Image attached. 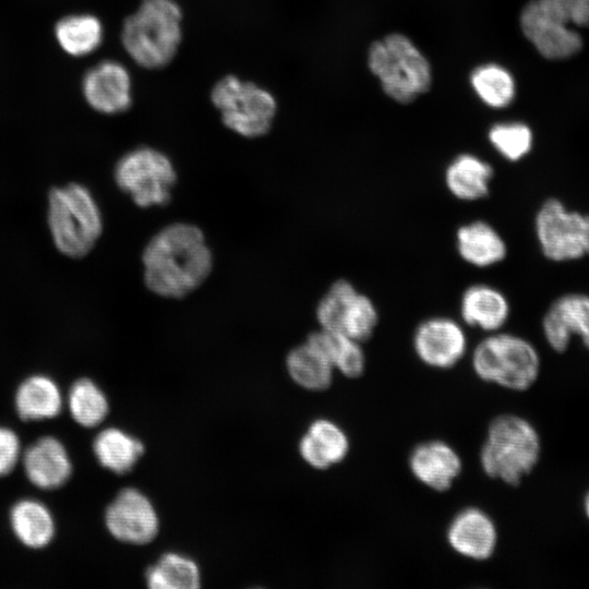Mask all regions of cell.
Wrapping results in <instances>:
<instances>
[{"label": "cell", "mask_w": 589, "mask_h": 589, "mask_svg": "<svg viewBox=\"0 0 589 589\" xmlns=\"http://www.w3.org/2000/svg\"><path fill=\"white\" fill-rule=\"evenodd\" d=\"M585 510H586V514L589 518V493L587 494L586 498H585Z\"/></svg>", "instance_id": "obj_35"}, {"label": "cell", "mask_w": 589, "mask_h": 589, "mask_svg": "<svg viewBox=\"0 0 589 589\" xmlns=\"http://www.w3.org/2000/svg\"><path fill=\"white\" fill-rule=\"evenodd\" d=\"M368 65L384 93L401 104L411 103L431 85L429 61L402 34H389L374 41L368 51Z\"/></svg>", "instance_id": "obj_4"}, {"label": "cell", "mask_w": 589, "mask_h": 589, "mask_svg": "<svg viewBox=\"0 0 589 589\" xmlns=\"http://www.w3.org/2000/svg\"><path fill=\"white\" fill-rule=\"evenodd\" d=\"M542 332L556 352H564L573 336L589 349V296L573 292L555 299L543 315Z\"/></svg>", "instance_id": "obj_15"}, {"label": "cell", "mask_w": 589, "mask_h": 589, "mask_svg": "<svg viewBox=\"0 0 589 589\" xmlns=\"http://www.w3.org/2000/svg\"><path fill=\"white\" fill-rule=\"evenodd\" d=\"M471 86L488 106L504 108L516 94V85L512 74L498 64H483L473 70L470 76Z\"/></svg>", "instance_id": "obj_30"}, {"label": "cell", "mask_w": 589, "mask_h": 589, "mask_svg": "<svg viewBox=\"0 0 589 589\" xmlns=\"http://www.w3.org/2000/svg\"><path fill=\"white\" fill-rule=\"evenodd\" d=\"M105 522L112 537L132 544L151 542L159 529L154 505L134 488L123 489L117 494L106 509Z\"/></svg>", "instance_id": "obj_11"}, {"label": "cell", "mask_w": 589, "mask_h": 589, "mask_svg": "<svg viewBox=\"0 0 589 589\" xmlns=\"http://www.w3.org/2000/svg\"><path fill=\"white\" fill-rule=\"evenodd\" d=\"M315 317L322 329L340 333L360 342L373 335L378 323L372 299L347 279L330 285L316 305Z\"/></svg>", "instance_id": "obj_10"}, {"label": "cell", "mask_w": 589, "mask_h": 589, "mask_svg": "<svg viewBox=\"0 0 589 589\" xmlns=\"http://www.w3.org/2000/svg\"><path fill=\"white\" fill-rule=\"evenodd\" d=\"M48 225L56 247L70 257L87 254L103 231L101 214L95 199L77 183L51 190Z\"/></svg>", "instance_id": "obj_5"}, {"label": "cell", "mask_w": 589, "mask_h": 589, "mask_svg": "<svg viewBox=\"0 0 589 589\" xmlns=\"http://www.w3.org/2000/svg\"><path fill=\"white\" fill-rule=\"evenodd\" d=\"M409 468L418 481L434 491L443 492L459 477L462 462L457 452L447 443L429 441L411 450Z\"/></svg>", "instance_id": "obj_17"}, {"label": "cell", "mask_w": 589, "mask_h": 589, "mask_svg": "<svg viewBox=\"0 0 589 589\" xmlns=\"http://www.w3.org/2000/svg\"><path fill=\"white\" fill-rule=\"evenodd\" d=\"M489 140L504 158L517 161L531 151L533 136L528 125L519 122H505L497 123L490 129Z\"/></svg>", "instance_id": "obj_32"}, {"label": "cell", "mask_w": 589, "mask_h": 589, "mask_svg": "<svg viewBox=\"0 0 589 589\" xmlns=\"http://www.w3.org/2000/svg\"><path fill=\"white\" fill-rule=\"evenodd\" d=\"M306 340L315 346L335 370L349 378L361 376L365 369V356L361 342L340 333L320 329Z\"/></svg>", "instance_id": "obj_26"}, {"label": "cell", "mask_w": 589, "mask_h": 589, "mask_svg": "<svg viewBox=\"0 0 589 589\" xmlns=\"http://www.w3.org/2000/svg\"><path fill=\"white\" fill-rule=\"evenodd\" d=\"M152 589H195L201 586L196 563L179 553H166L146 572Z\"/></svg>", "instance_id": "obj_29"}, {"label": "cell", "mask_w": 589, "mask_h": 589, "mask_svg": "<svg viewBox=\"0 0 589 589\" xmlns=\"http://www.w3.org/2000/svg\"><path fill=\"white\" fill-rule=\"evenodd\" d=\"M493 175V167L485 160L472 154H461L447 166L445 184L456 199L477 201L489 194Z\"/></svg>", "instance_id": "obj_22"}, {"label": "cell", "mask_w": 589, "mask_h": 589, "mask_svg": "<svg viewBox=\"0 0 589 589\" xmlns=\"http://www.w3.org/2000/svg\"><path fill=\"white\" fill-rule=\"evenodd\" d=\"M349 447L346 432L337 423L327 419L313 421L299 443V452L303 460L321 470L344 460Z\"/></svg>", "instance_id": "obj_20"}, {"label": "cell", "mask_w": 589, "mask_h": 589, "mask_svg": "<svg viewBox=\"0 0 589 589\" xmlns=\"http://www.w3.org/2000/svg\"><path fill=\"white\" fill-rule=\"evenodd\" d=\"M459 256L476 267H489L502 262L507 255V245L489 223L474 220L462 225L456 232Z\"/></svg>", "instance_id": "obj_21"}, {"label": "cell", "mask_w": 589, "mask_h": 589, "mask_svg": "<svg viewBox=\"0 0 589 589\" xmlns=\"http://www.w3.org/2000/svg\"><path fill=\"white\" fill-rule=\"evenodd\" d=\"M472 369L484 382L512 390H526L540 373V356L536 347L510 333H492L474 347Z\"/></svg>", "instance_id": "obj_6"}, {"label": "cell", "mask_w": 589, "mask_h": 589, "mask_svg": "<svg viewBox=\"0 0 589 589\" xmlns=\"http://www.w3.org/2000/svg\"><path fill=\"white\" fill-rule=\"evenodd\" d=\"M93 449L104 468L123 474L135 466L145 448L140 440L125 431L108 428L95 437Z\"/></svg>", "instance_id": "obj_25"}, {"label": "cell", "mask_w": 589, "mask_h": 589, "mask_svg": "<svg viewBox=\"0 0 589 589\" xmlns=\"http://www.w3.org/2000/svg\"><path fill=\"white\" fill-rule=\"evenodd\" d=\"M519 22L526 38L548 59H566L581 49L580 35L546 13L537 0L525 5Z\"/></svg>", "instance_id": "obj_13"}, {"label": "cell", "mask_w": 589, "mask_h": 589, "mask_svg": "<svg viewBox=\"0 0 589 589\" xmlns=\"http://www.w3.org/2000/svg\"><path fill=\"white\" fill-rule=\"evenodd\" d=\"M542 254L552 262H568L589 255V215L570 211L557 199L542 203L534 217Z\"/></svg>", "instance_id": "obj_9"}, {"label": "cell", "mask_w": 589, "mask_h": 589, "mask_svg": "<svg viewBox=\"0 0 589 589\" xmlns=\"http://www.w3.org/2000/svg\"><path fill=\"white\" fill-rule=\"evenodd\" d=\"M19 436L9 428L0 426V477L10 473L20 457Z\"/></svg>", "instance_id": "obj_34"}, {"label": "cell", "mask_w": 589, "mask_h": 589, "mask_svg": "<svg viewBox=\"0 0 589 589\" xmlns=\"http://www.w3.org/2000/svg\"><path fill=\"white\" fill-rule=\"evenodd\" d=\"M142 263L148 290L163 298L179 299L206 280L213 268V254L197 226L172 223L149 239Z\"/></svg>", "instance_id": "obj_1"}, {"label": "cell", "mask_w": 589, "mask_h": 589, "mask_svg": "<svg viewBox=\"0 0 589 589\" xmlns=\"http://www.w3.org/2000/svg\"><path fill=\"white\" fill-rule=\"evenodd\" d=\"M82 92L94 110L106 115L121 113L132 104L131 75L122 63L104 60L85 73Z\"/></svg>", "instance_id": "obj_14"}, {"label": "cell", "mask_w": 589, "mask_h": 589, "mask_svg": "<svg viewBox=\"0 0 589 589\" xmlns=\"http://www.w3.org/2000/svg\"><path fill=\"white\" fill-rule=\"evenodd\" d=\"M540 436L533 425L516 414H502L491 421L480 452L486 476L517 485L539 461Z\"/></svg>", "instance_id": "obj_3"}, {"label": "cell", "mask_w": 589, "mask_h": 589, "mask_svg": "<svg viewBox=\"0 0 589 589\" xmlns=\"http://www.w3.org/2000/svg\"><path fill=\"white\" fill-rule=\"evenodd\" d=\"M211 100L225 127L250 139L266 134L277 111L271 92L235 75L224 76L213 86Z\"/></svg>", "instance_id": "obj_7"}, {"label": "cell", "mask_w": 589, "mask_h": 589, "mask_svg": "<svg viewBox=\"0 0 589 589\" xmlns=\"http://www.w3.org/2000/svg\"><path fill=\"white\" fill-rule=\"evenodd\" d=\"M23 467L28 480L45 490L63 485L72 473L65 447L52 436H44L27 447Z\"/></svg>", "instance_id": "obj_18"}, {"label": "cell", "mask_w": 589, "mask_h": 589, "mask_svg": "<svg viewBox=\"0 0 589 589\" xmlns=\"http://www.w3.org/2000/svg\"><path fill=\"white\" fill-rule=\"evenodd\" d=\"M286 365L290 377L302 388L323 390L332 384L334 366L308 340L288 353Z\"/></svg>", "instance_id": "obj_27"}, {"label": "cell", "mask_w": 589, "mask_h": 589, "mask_svg": "<svg viewBox=\"0 0 589 589\" xmlns=\"http://www.w3.org/2000/svg\"><path fill=\"white\" fill-rule=\"evenodd\" d=\"M113 177L120 190L142 208L167 205L177 181L171 159L148 146L125 153L116 164Z\"/></svg>", "instance_id": "obj_8"}, {"label": "cell", "mask_w": 589, "mask_h": 589, "mask_svg": "<svg viewBox=\"0 0 589 589\" xmlns=\"http://www.w3.org/2000/svg\"><path fill=\"white\" fill-rule=\"evenodd\" d=\"M556 20L581 27L589 26V0H537Z\"/></svg>", "instance_id": "obj_33"}, {"label": "cell", "mask_w": 589, "mask_h": 589, "mask_svg": "<svg viewBox=\"0 0 589 589\" xmlns=\"http://www.w3.org/2000/svg\"><path fill=\"white\" fill-rule=\"evenodd\" d=\"M10 524L16 538L26 546L39 549L53 538L55 521L49 509L35 500H21L10 512Z\"/></svg>", "instance_id": "obj_24"}, {"label": "cell", "mask_w": 589, "mask_h": 589, "mask_svg": "<svg viewBox=\"0 0 589 589\" xmlns=\"http://www.w3.org/2000/svg\"><path fill=\"white\" fill-rule=\"evenodd\" d=\"M60 47L71 56L82 57L95 51L103 41L101 22L91 14L68 15L55 28Z\"/></svg>", "instance_id": "obj_28"}, {"label": "cell", "mask_w": 589, "mask_h": 589, "mask_svg": "<svg viewBox=\"0 0 589 589\" xmlns=\"http://www.w3.org/2000/svg\"><path fill=\"white\" fill-rule=\"evenodd\" d=\"M181 23L182 12L173 0H144L123 23L122 45L139 65L163 68L179 49Z\"/></svg>", "instance_id": "obj_2"}, {"label": "cell", "mask_w": 589, "mask_h": 589, "mask_svg": "<svg viewBox=\"0 0 589 589\" xmlns=\"http://www.w3.org/2000/svg\"><path fill=\"white\" fill-rule=\"evenodd\" d=\"M446 537L456 553L474 561L490 558L497 544L494 521L476 507L460 510L450 521Z\"/></svg>", "instance_id": "obj_16"}, {"label": "cell", "mask_w": 589, "mask_h": 589, "mask_svg": "<svg viewBox=\"0 0 589 589\" xmlns=\"http://www.w3.org/2000/svg\"><path fill=\"white\" fill-rule=\"evenodd\" d=\"M69 409L76 423L94 428L107 417L109 404L96 383L89 378H81L70 388Z\"/></svg>", "instance_id": "obj_31"}, {"label": "cell", "mask_w": 589, "mask_h": 589, "mask_svg": "<svg viewBox=\"0 0 589 589\" xmlns=\"http://www.w3.org/2000/svg\"><path fill=\"white\" fill-rule=\"evenodd\" d=\"M459 312L467 325L495 333L506 324L510 306L506 296L497 288L476 284L462 292Z\"/></svg>", "instance_id": "obj_19"}, {"label": "cell", "mask_w": 589, "mask_h": 589, "mask_svg": "<svg viewBox=\"0 0 589 589\" xmlns=\"http://www.w3.org/2000/svg\"><path fill=\"white\" fill-rule=\"evenodd\" d=\"M15 408L24 421L51 419L58 416L62 408L60 389L50 377L33 375L19 386Z\"/></svg>", "instance_id": "obj_23"}, {"label": "cell", "mask_w": 589, "mask_h": 589, "mask_svg": "<svg viewBox=\"0 0 589 589\" xmlns=\"http://www.w3.org/2000/svg\"><path fill=\"white\" fill-rule=\"evenodd\" d=\"M412 346L424 364L435 369H449L466 353L467 337L461 325L453 318L434 316L422 321L416 327Z\"/></svg>", "instance_id": "obj_12"}]
</instances>
